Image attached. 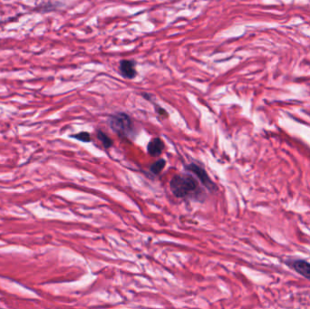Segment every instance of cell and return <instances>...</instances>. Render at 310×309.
Segmentation results:
<instances>
[{"instance_id": "cell-1", "label": "cell", "mask_w": 310, "mask_h": 309, "mask_svg": "<svg viewBox=\"0 0 310 309\" xmlns=\"http://www.w3.org/2000/svg\"><path fill=\"white\" fill-rule=\"evenodd\" d=\"M170 188L177 198H186L198 191L196 180L191 175H175L171 179Z\"/></svg>"}, {"instance_id": "cell-2", "label": "cell", "mask_w": 310, "mask_h": 309, "mask_svg": "<svg viewBox=\"0 0 310 309\" xmlns=\"http://www.w3.org/2000/svg\"><path fill=\"white\" fill-rule=\"evenodd\" d=\"M109 125L115 134L122 137L133 135L134 125L133 121L128 114L124 113L114 114L109 118Z\"/></svg>"}, {"instance_id": "cell-3", "label": "cell", "mask_w": 310, "mask_h": 309, "mask_svg": "<svg viewBox=\"0 0 310 309\" xmlns=\"http://www.w3.org/2000/svg\"><path fill=\"white\" fill-rule=\"evenodd\" d=\"M185 169L187 170H189V171H191V172H193L197 176V178L202 182V184L205 186L206 188H208L210 191H213V190L217 189L216 186L214 184V182L211 180L210 176L208 175L206 170H204L201 166L194 164V163H191V164L187 165Z\"/></svg>"}, {"instance_id": "cell-4", "label": "cell", "mask_w": 310, "mask_h": 309, "mask_svg": "<svg viewBox=\"0 0 310 309\" xmlns=\"http://www.w3.org/2000/svg\"><path fill=\"white\" fill-rule=\"evenodd\" d=\"M286 265L300 276L310 280V263L304 259H288Z\"/></svg>"}, {"instance_id": "cell-5", "label": "cell", "mask_w": 310, "mask_h": 309, "mask_svg": "<svg viewBox=\"0 0 310 309\" xmlns=\"http://www.w3.org/2000/svg\"><path fill=\"white\" fill-rule=\"evenodd\" d=\"M119 70L121 76L127 79H134L137 75L135 63L132 60H122L120 62Z\"/></svg>"}, {"instance_id": "cell-6", "label": "cell", "mask_w": 310, "mask_h": 309, "mask_svg": "<svg viewBox=\"0 0 310 309\" xmlns=\"http://www.w3.org/2000/svg\"><path fill=\"white\" fill-rule=\"evenodd\" d=\"M163 149H164V144L160 138H155L152 140L147 146L148 154L154 157L160 156Z\"/></svg>"}, {"instance_id": "cell-7", "label": "cell", "mask_w": 310, "mask_h": 309, "mask_svg": "<svg viewBox=\"0 0 310 309\" xmlns=\"http://www.w3.org/2000/svg\"><path fill=\"white\" fill-rule=\"evenodd\" d=\"M96 135H97V138L99 141H101V143L103 144V147L105 149H108L110 147H112L113 145V141L109 138L108 136L106 134L103 133L102 131H97L96 132Z\"/></svg>"}, {"instance_id": "cell-8", "label": "cell", "mask_w": 310, "mask_h": 309, "mask_svg": "<svg viewBox=\"0 0 310 309\" xmlns=\"http://www.w3.org/2000/svg\"><path fill=\"white\" fill-rule=\"evenodd\" d=\"M166 161L165 160H163V159H160V160H158L157 161H155L154 164L151 166V171L155 174V175H157V174H159L161 170H163V168L165 167Z\"/></svg>"}, {"instance_id": "cell-9", "label": "cell", "mask_w": 310, "mask_h": 309, "mask_svg": "<svg viewBox=\"0 0 310 309\" xmlns=\"http://www.w3.org/2000/svg\"><path fill=\"white\" fill-rule=\"evenodd\" d=\"M71 138L78 140V141L83 142V143H90L91 142V136L86 132H81L79 134H73L71 135Z\"/></svg>"}, {"instance_id": "cell-10", "label": "cell", "mask_w": 310, "mask_h": 309, "mask_svg": "<svg viewBox=\"0 0 310 309\" xmlns=\"http://www.w3.org/2000/svg\"><path fill=\"white\" fill-rule=\"evenodd\" d=\"M155 110H156V112L158 113V114H160V116H164V117H168V113L166 112L165 110L163 108H161L160 106H158V105H155Z\"/></svg>"}]
</instances>
